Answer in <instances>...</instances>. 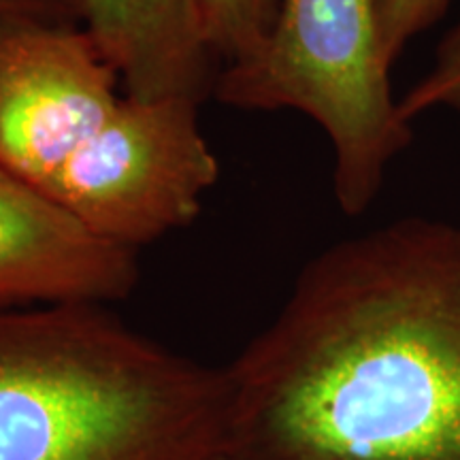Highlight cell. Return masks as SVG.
Returning <instances> with one entry per match:
<instances>
[{"label": "cell", "instance_id": "obj_1", "mask_svg": "<svg viewBox=\"0 0 460 460\" xmlns=\"http://www.w3.org/2000/svg\"><path fill=\"white\" fill-rule=\"evenodd\" d=\"M224 369L239 460H460V226L331 245Z\"/></svg>", "mask_w": 460, "mask_h": 460}, {"label": "cell", "instance_id": "obj_2", "mask_svg": "<svg viewBox=\"0 0 460 460\" xmlns=\"http://www.w3.org/2000/svg\"><path fill=\"white\" fill-rule=\"evenodd\" d=\"M226 435L224 367L105 305L0 309V460H211Z\"/></svg>", "mask_w": 460, "mask_h": 460}, {"label": "cell", "instance_id": "obj_3", "mask_svg": "<svg viewBox=\"0 0 460 460\" xmlns=\"http://www.w3.org/2000/svg\"><path fill=\"white\" fill-rule=\"evenodd\" d=\"M390 68L379 0H281L261 51L222 66L214 94L237 109H295L312 118L332 146L339 209L360 216L411 141Z\"/></svg>", "mask_w": 460, "mask_h": 460}, {"label": "cell", "instance_id": "obj_4", "mask_svg": "<svg viewBox=\"0 0 460 460\" xmlns=\"http://www.w3.org/2000/svg\"><path fill=\"white\" fill-rule=\"evenodd\" d=\"M199 105L186 96H122L56 172L48 194L102 239L137 252L188 226L220 177Z\"/></svg>", "mask_w": 460, "mask_h": 460}, {"label": "cell", "instance_id": "obj_5", "mask_svg": "<svg viewBox=\"0 0 460 460\" xmlns=\"http://www.w3.org/2000/svg\"><path fill=\"white\" fill-rule=\"evenodd\" d=\"M119 84L82 24L0 15V164L48 192L119 105Z\"/></svg>", "mask_w": 460, "mask_h": 460}, {"label": "cell", "instance_id": "obj_6", "mask_svg": "<svg viewBox=\"0 0 460 460\" xmlns=\"http://www.w3.org/2000/svg\"><path fill=\"white\" fill-rule=\"evenodd\" d=\"M137 281V250L102 239L0 164V309L109 305L130 296Z\"/></svg>", "mask_w": 460, "mask_h": 460}, {"label": "cell", "instance_id": "obj_7", "mask_svg": "<svg viewBox=\"0 0 460 460\" xmlns=\"http://www.w3.org/2000/svg\"><path fill=\"white\" fill-rule=\"evenodd\" d=\"M82 26L135 99L214 92L217 58L203 31L200 0H79Z\"/></svg>", "mask_w": 460, "mask_h": 460}, {"label": "cell", "instance_id": "obj_8", "mask_svg": "<svg viewBox=\"0 0 460 460\" xmlns=\"http://www.w3.org/2000/svg\"><path fill=\"white\" fill-rule=\"evenodd\" d=\"M281 0H200L203 31L220 65L256 56L271 34Z\"/></svg>", "mask_w": 460, "mask_h": 460}, {"label": "cell", "instance_id": "obj_9", "mask_svg": "<svg viewBox=\"0 0 460 460\" xmlns=\"http://www.w3.org/2000/svg\"><path fill=\"white\" fill-rule=\"evenodd\" d=\"M437 107L460 111V24L439 45L433 68L399 101L407 122Z\"/></svg>", "mask_w": 460, "mask_h": 460}, {"label": "cell", "instance_id": "obj_10", "mask_svg": "<svg viewBox=\"0 0 460 460\" xmlns=\"http://www.w3.org/2000/svg\"><path fill=\"white\" fill-rule=\"evenodd\" d=\"M447 4L450 0H379V28L390 60L394 62L418 32L433 26Z\"/></svg>", "mask_w": 460, "mask_h": 460}, {"label": "cell", "instance_id": "obj_11", "mask_svg": "<svg viewBox=\"0 0 460 460\" xmlns=\"http://www.w3.org/2000/svg\"><path fill=\"white\" fill-rule=\"evenodd\" d=\"M0 15L34 17L56 24H82L79 0H0Z\"/></svg>", "mask_w": 460, "mask_h": 460}, {"label": "cell", "instance_id": "obj_12", "mask_svg": "<svg viewBox=\"0 0 460 460\" xmlns=\"http://www.w3.org/2000/svg\"><path fill=\"white\" fill-rule=\"evenodd\" d=\"M211 460H239V458H234L233 454H228V452H220L216 458H211Z\"/></svg>", "mask_w": 460, "mask_h": 460}]
</instances>
